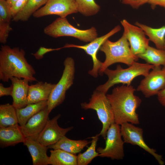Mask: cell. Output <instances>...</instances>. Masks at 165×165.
<instances>
[{
    "label": "cell",
    "mask_w": 165,
    "mask_h": 165,
    "mask_svg": "<svg viewBox=\"0 0 165 165\" xmlns=\"http://www.w3.org/2000/svg\"><path fill=\"white\" fill-rule=\"evenodd\" d=\"M136 90L131 85H123L114 88L111 94L106 95L112 109L116 123L119 125L126 122L139 123L136 110L142 101L134 94Z\"/></svg>",
    "instance_id": "1"
},
{
    "label": "cell",
    "mask_w": 165,
    "mask_h": 165,
    "mask_svg": "<svg viewBox=\"0 0 165 165\" xmlns=\"http://www.w3.org/2000/svg\"><path fill=\"white\" fill-rule=\"evenodd\" d=\"M25 139L18 124L6 127H0V145L2 148L23 143Z\"/></svg>",
    "instance_id": "18"
},
{
    "label": "cell",
    "mask_w": 165,
    "mask_h": 165,
    "mask_svg": "<svg viewBox=\"0 0 165 165\" xmlns=\"http://www.w3.org/2000/svg\"><path fill=\"white\" fill-rule=\"evenodd\" d=\"M148 3L150 5L153 9L157 6L165 8V0H149Z\"/></svg>",
    "instance_id": "34"
},
{
    "label": "cell",
    "mask_w": 165,
    "mask_h": 165,
    "mask_svg": "<svg viewBox=\"0 0 165 165\" xmlns=\"http://www.w3.org/2000/svg\"><path fill=\"white\" fill-rule=\"evenodd\" d=\"M28 0H17L10 7L12 18L20 12L25 6Z\"/></svg>",
    "instance_id": "30"
},
{
    "label": "cell",
    "mask_w": 165,
    "mask_h": 165,
    "mask_svg": "<svg viewBox=\"0 0 165 165\" xmlns=\"http://www.w3.org/2000/svg\"><path fill=\"white\" fill-rule=\"evenodd\" d=\"M48 0H28L22 9L12 18L15 22L26 21L42 6L44 5Z\"/></svg>",
    "instance_id": "27"
},
{
    "label": "cell",
    "mask_w": 165,
    "mask_h": 165,
    "mask_svg": "<svg viewBox=\"0 0 165 165\" xmlns=\"http://www.w3.org/2000/svg\"><path fill=\"white\" fill-rule=\"evenodd\" d=\"M91 143L85 140H75L70 139L65 136L62 138L56 143L48 146L49 148L60 149L68 152L76 154Z\"/></svg>",
    "instance_id": "21"
},
{
    "label": "cell",
    "mask_w": 165,
    "mask_h": 165,
    "mask_svg": "<svg viewBox=\"0 0 165 165\" xmlns=\"http://www.w3.org/2000/svg\"><path fill=\"white\" fill-rule=\"evenodd\" d=\"M17 0H6L8 4L10 7Z\"/></svg>",
    "instance_id": "36"
},
{
    "label": "cell",
    "mask_w": 165,
    "mask_h": 165,
    "mask_svg": "<svg viewBox=\"0 0 165 165\" xmlns=\"http://www.w3.org/2000/svg\"><path fill=\"white\" fill-rule=\"evenodd\" d=\"M78 12L85 16H90L97 14L100 7L95 0H75Z\"/></svg>",
    "instance_id": "29"
},
{
    "label": "cell",
    "mask_w": 165,
    "mask_h": 165,
    "mask_svg": "<svg viewBox=\"0 0 165 165\" xmlns=\"http://www.w3.org/2000/svg\"><path fill=\"white\" fill-rule=\"evenodd\" d=\"M122 137L120 125L115 123L112 124L106 134L105 147H99L97 149L99 156L110 158L112 160L123 159L124 156L125 143Z\"/></svg>",
    "instance_id": "8"
},
{
    "label": "cell",
    "mask_w": 165,
    "mask_h": 165,
    "mask_svg": "<svg viewBox=\"0 0 165 165\" xmlns=\"http://www.w3.org/2000/svg\"><path fill=\"white\" fill-rule=\"evenodd\" d=\"M13 86L12 84L9 87H5L2 83H0V97L5 96H11L12 94Z\"/></svg>",
    "instance_id": "33"
},
{
    "label": "cell",
    "mask_w": 165,
    "mask_h": 165,
    "mask_svg": "<svg viewBox=\"0 0 165 165\" xmlns=\"http://www.w3.org/2000/svg\"><path fill=\"white\" fill-rule=\"evenodd\" d=\"M120 23L124 29L123 34L128 41L133 53L137 56L143 53L149 46V40L146 38L143 30L125 19Z\"/></svg>",
    "instance_id": "13"
},
{
    "label": "cell",
    "mask_w": 165,
    "mask_h": 165,
    "mask_svg": "<svg viewBox=\"0 0 165 165\" xmlns=\"http://www.w3.org/2000/svg\"><path fill=\"white\" fill-rule=\"evenodd\" d=\"M62 48V47L57 48H52L41 46L36 52L32 53L31 54L36 59L39 60L42 59L44 55L48 52L59 50Z\"/></svg>",
    "instance_id": "31"
},
{
    "label": "cell",
    "mask_w": 165,
    "mask_h": 165,
    "mask_svg": "<svg viewBox=\"0 0 165 165\" xmlns=\"http://www.w3.org/2000/svg\"><path fill=\"white\" fill-rule=\"evenodd\" d=\"M121 29L120 25L115 26L109 32L101 37H97L89 43L83 45H79L73 44H67L63 47L76 48L82 49L91 57L93 63L92 69L88 72V73L94 78L97 77L99 71L101 68L102 63L100 61L97 57L98 51L104 43L109 38L118 33Z\"/></svg>",
    "instance_id": "9"
},
{
    "label": "cell",
    "mask_w": 165,
    "mask_h": 165,
    "mask_svg": "<svg viewBox=\"0 0 165 165\" xmlns=\"http://www.w3.org/2000/svg\"><path fill=\"white\" fill-rule=\"evenodd\" d=\"M44 33L49 36L56 38L70 36L86 42H89L97 37L98 34L94 27L86 30H81L72 25L65 18L59 17L46 27Z\"/></svg>",
    "instance_id": "5"
},
{
    "label": "cell",
    "mask_w": 165,
    "mask_h": 165,
    "mask_svg": "<svg viewBox=\"0 0 165 165\" xmlns=\"http://www.w3.org/2000/svg\"><path fill=\"white\" fill-rule=\"evenodd\" d=\"M155 66L152 64L136 62L126 68H123L118 65L115 70L107 68L104 72L108 77L107 81L104 84L99 86L96 90L106 94L108 90L115 84L122 83L129 86L136 77L142 75L146 76L150 70Z\"/></svg>",
    "instance_id": "4"
},
{
    "label": "cell",
    "mask_w": 165,
    "mask_h": 165,
    "mask_svg": "<svg viewBox=\"0 0 165 165\" xmlns=\"http://www.w3.org/2000/svg\"><path fill=\"white\" fill-rule=\"evenodd\" d=\"M157 96L160 103L162 106L165 107V89L160 91Z\"/></svg>",
    "instance_id": "35"
},
{
    "label": "cell",
    "mask_w": 165,
    "mask_h": 165,
    "mask_svg": "<svg viewBox=\"0 0 165 165\" xmlns=\"http://www.w3.org/2000/svg\"><path fill=\"white\" fill-rule=\"evenodd\" d=\"M47 100L28 105L24 108H16L18 123L20 126L24 125L34 115L47 106Z\"/></svg>",
    "instance_id": "23"
},
{
    "label": "cell",
    "mask_w": 165,
    "mask_h": 165,
    "mask_svg": "<svg viewBox=\"0 0 165 165\" xmlns=\"http://www.w3.org/2000/svg\"><path fill=\"white\" fill-rule=\"evenodd\" d=\"M61 115H57L51 119H49L44 129L38 136L37 141L46 146L53 145L72 130L73 127L64 128L58 125L57 121Z\"/></svg>",
    "instance_id": "14"
},
{
    "label": "cell",
    "mask_w": 165,
    "mask_h": 165,
    "mask_svg": "<svg viewBox=\"0 0 165 165\" xmlns=\"http://www.w3.org/2000/svg\"><path fill=\"white\" fill-rule=\"evenodd\" d=\"M10 7L6 0H0V42L5 44L10 32L12 31L10 26L11 16Z\"/></svg>",
    "instance_id": "20"
},
{
    "label": "cell",
    "mask_w": 165,
    "mask_h": 165,
    "mask_svg": "<svg viewBox=\"0 0 165 165\" xmlns=\"http://www.w3.org/2000/svg\"><path fill=\"white\" fill-rule=\"evenodd\" d=\"M49 114L47 106L31 118L24 125L20 126L25 138L37 140L49 119Z\"/></svg>",
    "instance_id": "15"
},
{
    "label": "cell",
    "mask_w": 165,
    "mask_h": 165,
    "mask_svg": "<svg viewBox=\"0 0 165 165\" xmlns=\"http://www.w3.org/2000/svg\"><path fill=\"white\" fill-rule=\"evenodd\" d=\"M24 145L27 147L31 156L33 165L50 164V157L47 155L48 148L36 140L25 138Z\"/></svg>",
    "instance_id": "17"
},
{
    "label": "cell",
    "mask_w": 165,
    "mask_h": 165,
    "mask_svg": "<svg viewBox=\"0 0 165 165\" xmlns=\"http://www.w3.org/2000/svg\"><path fill=\"white\" fill-rule=\"evenodd\" d=\"M18 123L16 109L13 105H1L0 127H6Z\"/></svg>",
    "instance_id": "26"
},
{
    "label": "cell",
    "mask_w": 165,
    "mask_h": 165,
    "mask_svg": "<svg viewBox=\"0 0 165 165\" xmlns=\"http://www.w3.org/2000/svg\"><path fill=\"white\" fill-rule=\"evenodd\" d=\"M142 79L137 90L141 92L146 98L157 95L165 89V66L155 67Z\"/></svg>",
    "instance_id": "11"
},
{
    "label": "cell",
    "mask_w": 165,
    "mask_h": 165,
    "mask_svg": "<svg viewBox=\"0 0 165 165\" xmlns=\"http://www.w3.org/2000/svg\"><path fill=\"white\" fill-rule=\"evenodd\" d=\"M50 164L52 165H77V156L60 149L50 150Z\"/></svg>",
    "instance_id": "25"
},
{
    "label": "cell",
    "mask_w": 165,
    "mask_h": 165,
    "mask_svg": "<svg viewBox=\"0 0 165 165\" xmlns=\"http://www.w3.org/2000/svg\"><path fill=\"white\" fill-rule=\"evenodd\" d=\"M99 134L91 137V144L88 149L83 153H80L77 156V165H87L90 163L95 158L99 156L96 148Z\"/></svg>",
    "instance_id": "28"
},
{
    "label": "cell",
    "mask_w": 165,
    "mask_h": 165,
    "mask_svg": "<svg viewBox=\"0 0 165 165\" xmlns=\"http://www.w3.org/2000/svg\"><path fill=\"white\" fill-rule=\"evenodd\" d=\"M164 50H165V44H164Z\"/></svg>",
    "instance_id": "37"
},
{
    "label": "cell",
    "mask_w": 165,
    "mask_h": 165,
    "mask_svg": "<svg viewBox=\"0 0 165 165\" xmlns=\"http://www.w3.org/2000/svg\"><path fill=\"white\" fill-rule=\"evenodd\" d=\"M149 0H121L122 4L130 6L133 8L138 9L144 4L148 3Z\"/></svg>",
    "instance_id": "32"
},
{
    "label": "cell",
    "mask_w": 165,
    "mask_h": 165,
    "mask_svg": "<svg viewBox=\"0 0 165 165\" xmlns=\"http://www.w3.org/2000/svg\"><path fill=\"white\" fill-rule=\"evenodd\" d=\"M121 132L124 143L137 145L152 155L161 165L164 164L162 156L156 153V150L149 147L143 138V130L129 122L121 125Z\"/></svg>",
    "instance_id": "10"
},
{
    "label": "cell",
    "mask_w": 165,
    "mask_h": 165,
    "mask_svg": "<svg viewBox=\"0 0 165 165\" xmlns=\"http://www.w3.org/2000/svg\"><path fill=\"white\" fill-rule=\"evenodd\" d=\"M135 24L141 28L146 35L155 45L156 48L164 50L165 42V26L154 28L144 24L136 22Z\"/></svg>",
    "instance_id": "22"
},
{
    "label": "cell",
    "mask_w": 165,
    "mask_h": 165,
    "mask_svg": "<svg viewBox=\"0 0 165 165\" xmlns=\"http://www.w3.org/2000/svg\"><path fill=\"white\" fill-rule=\"evenodd\" d=\"M23 49L2 46L0 50V79L7 82L12 77L25 79L29 82L37 81L35 71L28 62Z\"/></svg>",
    "instance_id": "2"
},
{
    "label": "cell",
    "mask_w": 165,
    "mask_h": 165,
    "mask_svg": "<svg viewBox=\"0 0 165 165\" xmlns=\"http://www.w3.org/2000/svg\"><path fill=\"white\" fill-rule=\"evenodd\" d=\"M75 63L69 57L64 61V69L61 79L53 89L47 100V109L50 113L53 109L64 101L66 91L73 83L75 72Z\"/></svg>",
    "instance_id": "7"
},
{
    "label": "cell",
    "mask_w": 165,
    "mask_h": 165,
    "mask_svg": "<svg viewBox=\"0 0 165 165\" xmlns=\"http://www.w3.org/2000/svg\"><path fill=\"white\" fill-rule=\"evenodd\" d=\"M138 58L144 60L155 67L165 66V50L149 46L142 53L137 55Z\"/></svg>",
    "instance_id": "24"
},
{
    "label": "cell",
    "mask_w": 165,
    "mask_h": 165,
    "mask_svg": "<svg viewBox=\"0 0 165 165\" xmlns=\"http://www.w3.org/2000/svg\"><path fill=\"white\" fill-rule=\"evenodd\" d=\"M55 84L46 82H38L29 86L27 105L48 100Z\"/></svg>",
    "instance_id": "19"
},
{
    "label": "cell",
    "mask_w": 165,
    "mask_h": 165,
    "mask_svg": "<svg viewBox=\"0 0 165 165\" xmlns=\"http://www.w3.org/2000/svg\"><path fill=\"white\" fill-rule=\"evenodd\" d=\"M11 80L13 89L11 96L13 105L16 108H24L27 105V97L29 87L28 80L12 77Z\"/></svg>",
    "instance_id": "16"
},
{
    "label": "cell",
    "mask_w": 165,
    "mask_h": 165,
    "mask_svg": "<svg viewBox=\"0 0 165 165\" xmlns=\"http://www.w3.org/2000/svg\"><path fill=\"white\" fill-rule=\"evenodd\" d=\"M100 50L105 54V59L99 71L102 75L105 70L111 65L117 63L125 64L128 66L137 61L138 57L131 51L129 43L124 34L117 41L113 42L108 39L101 46Z\"/></svg>",
    "instance_id": "3"
},
{
    "label": "cell",
    "mask_w": 165,
    "mask_h": 165,
    "mask_svg": "<svg viewBox=\"0 0 165 165\" xmlns=\"http://www.w3.org/2000/svg\"><path fill=\"white\" fill-rule=\"evenodd\" d=\"M106 94L96 90L89 102L82 103L81 104L82 108L84 109H92L96 112L102 125L99 134L105 139L108 128L112 124L115 123L112 109Z\"/></svg>",
    "instance_id": "6"
},
{
    "label": "cell",
    "mask_w": 165,
    "mask_h": 165,
    "mask_svg": "<svg viewBox=\"0 0 165 165\" xmlns=\"http://www.w3.org/2000/svg\"><path fill=\"white\" fill-rule=\"evenodd\" d=\"M78 12L75 0H48L44 5L32 15L40 18L50 15H57L65 18L68 15Z\"/></svg>",
    "instance_id": "12"
}]
</instances>
